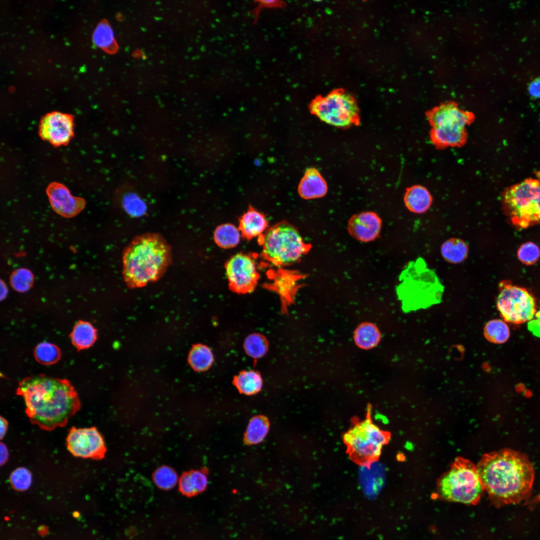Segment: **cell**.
I'll list each match as a JSON object with an SVG mask.
<instances>
[{
	"instance_id": "obj_9",
	"label": "cell",
	"mask_w": 540,
	"mask_h": 540,
	"mask_svg": "<svg viewBox=\"0 0 540 540\" xmlns=\"http://www.w3.org/2000/svg\"><path fill=\"white\" fill-rule=\"evenodd\" d=\"M390 438V434L373 424L369 416L356 424L344 436L350 456L361 464L377 459Z\"/></svg>"
},
{
	"instance_id": "obj_20",
	"label": "cell",
	"mask_w": 540,
	"mask_h": 540,
	"mask_svg": "<svg viewBox=\"0 0 540 540\" xmlns=\"http://www.w3.org/2000/svg\"><path fill=\"white\" fill-rule=\"evenodd\" d=\"M72 344L78 350L91 346L96 339V330L87 322L80 320L70 335Z\"/></svg>"
},
{
	"instance_id": "obj_5",
	"label": "cell",
	"mask_w": 540,
	"mask_h": 540,
	"mask_svg": "<svg viewBox=\"0 0 540 540\" xmlns=\"http://www.w3.org/2000/svg\"><path fill=\"white\" fill-rule=\"evenodd\" d=\"M484 490L476 466L461 456L455 459L450 468L437 482L439 496L450 502L476 504Z\"/></svg>"
},
{
	"instance_id": "obj_14",
	"label": "cell",
	"mask_w": 540,
	"mask_h": 540,
	"mask_svg": "<svg viewBox=\"0 0 540 540\" xmlns=\"http://www.w3.org/2000/svg\"><path fill=\"white\" fill-rule=\"evenodd\" d=\"M49 202L54 210L66 218L74 217L84 208L85 200L70 194L64 184L57 182L50 183L46 190Z\"/></svg>"
},
{
	"instance_id": "obj_3",
	"label": "cell",
	"mask_w": 540,
	"mask_h": 540,
	"mask_svg": "<svg viewBox=\"0 0 540 540\" xmlns=\"http://www.w3.org/2000/svg\"><path fill=\"white\" fill-rule=\"evenodd\" d=\"M171 261L170 248L161 235L146 233L137 236L124 252V282L130 288L144 286L160 279Z\"/></svg>"
},
{
	"instance_id": "obj_15",
	"label": "cell",
	"mask_w": 540,
	"mask_h": 540,
	"mask_svg": "<svg viewBox=\"0 0 540 540\" xmlns=\"http://www.w3.org/2000/svg\"><path fill=\"white\" fill-rule=\"evenodd\" d=\"M382 220L372 212H364L352 216L348 224L350 234L362 242H369L376 239L380 234Z\"/></svg>"
},
{
	"instance_id": "obj_13",
	"label": "cell",
	"mask_w": 540,
	"mask_h": 540,
	"mask_svg": "<svg viewBox=\"0 0 540 540\" xmlns=\"http://www.w3.org/2000/svg\"><path fill=\"white\" fill-rule=\"evenodd\" d=\"M72 115L54 111L46 114L40 120L38 134L42 139L55 147L67 145L74 136Z\"/></svg>"
},
{
	"instance_id": "obj_32",
	"label": "cell",
	"mask_w": 540,
	"mask_h": 540,
	"mask_svg": "<svg viewBox=\"0 0 540 540\" xmlns=\"http://www.w3.org/2000/svg\"><path fill=\"white\" fill-rule=\"evenodd\" d=\"M153 480L158 487L162 490H168L176 486L178 478L176 473L172 468L168 466H162L154 472Z\"/></svg>"
},
{
	"instance_id": "obj_10",
	"label": "cell",
	"mask_w": 540,
	"mask_h": 540,
	"mask_svg": "<svg viewBox=\"0 0 540 540\" xmlns=\"http://www.w3.org/2000/svg\"><path fill=\"white\" fill-rule=\"evenodd\" d=\"M498 290L496 306L506 322L520 324L534 318L535 299L526 288L504 280L500 282Z\"/></svg>"
},
{
	"instance_id": "obj_39",
	"label": "cell",
	"mask_w": 540,
	"mask_h": 540,
	"mask_svg": "<svg viewBox=\"0 0 540 540\" xmlns=\"http://www.w3.org/2000/svg\"><path fill=\"white\" fill-rule=\"evenodd\" d=\"M0 464H4L8 460V450L5 444H0Z\"/></svg>"
},
{
	"instance_id": "obj_30",
	"label": "cell",
	"mask_w": 540,
	"mask_h": 540,
	"mask_svg": "<svg viewBox=\"0 0 540 540\" xmlns=\"http://www.w3.org/2000/svg\"><path fill=\"white\" fill-rule=\"evenodd\" d=\"M34 355L36 360L40 364L49 365L56 362L60 357L59 348L54 344L43 342L36 347Z\"/></svg>"
},
{
	"instance_id": "obj_35",
	"label": "cell",
	"mask_w": 540,
	"mask_h": 540,
	"mask_svg": "<svg viewBox=\"0 0 540 540\" xmlns=\"http://www.w3.org/2000/svg\"><path fill=\"white\" fill-rule=\"evenodd\" d=\"M10 482L14 490L20 492L24 491L31 484L32 474L26 468H18L11 473Z\"/></svg>"
},
{
	"instance_id": "obj_4",
	"label": "cell",
	"mask_w": 540,
	"mask_h": 540,
	"mask_svg": "<svg viewBox=\"0 0 540 540\" xmlns=\"http://www.w3.org/2000/svg\"><path fill=\"white\" fill-rule=\"evenodd\" d=\"M431 126L430 139L437 149L460 148L467 142L466 126L475 120V115L460 108L454 101L441 103L426 112Z\"/></svg>"
},
{
	"instance_id": "obj_34",
	"label": "cell",
	"mask_w": 540,
	"mask_h": 540,
	"mask_svg": "<svg viewBox=\"0 0 540 540\" xmlns=\"http://www.w3.org/2000/svg\"><path fill=\"white\" fill-rule=\"evenodd\" d=\"M519 260L524 264L530 266L536 263L540 257L539 247L532 242L522 244L517 252Z\"/></svg>"
},
{
	"instance_id": "obj_37",
	"label": "cell",
	"mask_w": 540,
	"mask_h": 540,
	"mask_svg": "<svg viewBox=\"0 0 540 540\" xmlns=\"http://www.w3.org/2000/svg\"><path fill=\"white\" fill-rule=\"evenodd\" d=\"M528 92L531 96L540 98V77L533 80L528 84Z\"/></svg>"
},
{
	"instance_id": "obj_29",
	"label": "cell",
	"mask_w": 540,
	"mask_h": 540,
	"mask_svg": "<svg viewBox=\"0 0 540 540\" xmlns=\"http://www.w3.org/2000/svg\"><path fill=\"white\" fill-rule=\"evenodd\" d=\"M268 342L263 335L252 334L248 336L244 342V348L246 354L254 358L264 356L268 349Z\"/></svg>"
},
{
	"instance_id": "obj_2",
	"label": "cell",
	"mask_w": 540,
	"mask_h": 540,
	"mask_svg": "<svg viewBox=\"0 0 540 540\" xmlns=\"http://www.w3.org/2000/svg\"><path fill=\"white\" fill-rule=\"evenodd\" d=\"M476 468L484 490L496 506L516 504L530 496L534 470L524 454L510 449L486 454Z\"/></svg>"
},
{
	"instance_id": "obj_24",
	"label": "cell",
	"mask_w": 540,
	"mask_h": 540,
	"mask_svg": "<svg viewBox=\"0 0 540 540\" xmlns=\"http://www.w3.org/2000/svg\"><path fill=\"white\" fill-rule=\"evenodd\" d=\"M380 338V332L373 324L364 322L356 328L354 333V340L360 348L368 350L375 347Z\"/></svg>"
},
{
	"instance_id": "obj_40",
	"label": "cell",
	"mask_w": 540,
	"mask_h": 540,
	"mask_svg": "<svg viewBox=\"0 0 540 540\" xmlns=\"http://www.w3.org/2000/svg\"><path fill=\"white\" fill-rule=\"evenodd\" d=\"M8 428V422L4 418L0 417V438L4 436Z\"/></svg>"
},
{
	"instance_id": "obj_36",
	"label": "cell",
	"mask_w": 540,
	"mask_h": 540,
	"mask_svg": "<svg viewBox=\"0 0 540 540\" xmlns=\"http://www.w3.org/2000/svg\"><path fill=\"white\" fill-rule=\"evenodd\" d=\"M257 3L256 7L252 10V14L254 16V22H256L260 12L262 9L268 8H282L286 6V4L282 0H256Z\"/></svg>"
},
{
	"instance_id": "obj_26",
	"label": "cell",
	"mask_w": 540,
	"mask_h": 540,
	"mask_svg": "<svg viewBox=\"0 0 540 540\" xmlns=\"http://www.w3.org/2000/svg\"><path fill=\"white\" fill-rule=\"evenodd\" d=\"M188 363L196 371L203 372L210 367L214 356L210 349L206 345L198 344L193 346L188 356Z\"/></svg>"
},
{
	"instance_id": "obj_7",
	"label": "cell",
	"mask_w": 540,
	"mask_h": 540,
	"mask_svg": "<svg viewBox=\"0 0 540 540\" xmlns=\"http://www.w3.org/2000/svg\"><path fill=\"white\" fill-rule=\"evenodd\" d=\"M264 258L274 266H288L300 261L312 248L306 242L298 229L286 222L270 228L260 236Z\"/></svg>"
},
{
	"instance_id": "obj_27",
	"label": "cell",
	"mask_w": 540,
	"mask_h": 540,
	"mask_svg": "<svg viewBox=\"0 0 540 540\" xmlns=\"http://www.w3.org/2000/svg\"><path fill=\"white\" fill-rule=\"evenodd\" d=\"M241 234L238 229L230 224L220 225L215 230L214 238L216 244L223 248H232L240 241Z\"/></svg>"
},
{
	"instance_id": "obj_21",
	"label": "cell",
	"mask_w": 540,
	"mask_h": 540,
	"mask_svg": "<svg viewBox=\"0 0 540 540\" xmlns=\"http://www.w3.org/2000/svg\"><path fill=\"white\" fill-rule=\"evenodd\" d=\"M233 384L240 393L252 395L260 391L262 380L258 372L252 370H244L234 377Z\"/></svg>"
},
{
	"instance_id": "obj_38",
	"label": "cell",
	"mask_w": 540,
	"mask_h": 540,
	"mask_svg": "<svg viewBox=\"0 0 540 540\" xmlns=\"http://www.w3.org/2000/svg\"><path fill=\"white\" fill-rule=\"evenodd\" d=\"M536 318L528 324V329L536 336L540 337V310L535 314Z\"/></svg>"
},
{
	"instance_id": "obj_16",
	"label": "cell",
	"mask_w": 540,
	"mask_h": 540,
	"mask_svg": "<svg viewBox=\"0 0 540 540\" xmlns=\"http://www.w3.org/2000/svg\"><path fill=\"white\" fill-rule=\"evenodd\" d=\"M298 191L301 198L310 200L322 198L328 191L326 182L316 168H308L298 186Z\"/></svg>"
},
{
	"instance_id": "obj_11",
	"label": "cell",
	"mask_w": 540,
	"mask_h": 540,
	"mask_svg": "<svg viewBox=\"0 0 540 540\" xmlns=\"http://www.w3.org/2000/svg\"><path fill=\"white\" fill-rule=\"evenodd\" d=\"M229 288L238 294L252 292L260 278L254 260L246 254H237L225 264Z\"/></svg>"
},
{
	"instance_id": "obj_8",
	"label": "cell",
	"mask_w": 540,
	"mask_h": 540,
	"mask_svg": "<svg viewBox=\"0 0 540 540\" xmlns=\"http://www.w3.org/2000/svg\"><path fill=\"white\" fill-rule=\"evenodd\" d=\"M309 110L321 121L338 128L358 126L360 123L356 100L343 90L316 96L310 103Z\"/></svg>"
},
{
	"instance_id": "obj_23",
	"label": "cell",
	"mask_w": 540,
	"mask_h": 540,
	"mask_svg": "<svg viewBox=\"0 0 540 540\" xmlns=\"http://www.w3.org/2000/svg\"><path fill=\"white\" fill-rule=\"evenodd\" d=\"M440 251L446 261L452 264H458L467 258L468 248L463 240L458 238H451L442 244Z\"/></svg>"
},
{
	"instance_id": "obj_1",
	"label": "cell",
	"mask_w": 540,
	"mask_h": 540,
	"mask_svg": "<svg viewBox=\"0 0 540 540\" xmlns=\"http://www.w3.org/2000/svg\"><path fill=\"white\" fill-rule=\"evenodd\" d=\"M16 394L24 398L31 422L44 430L64 426L80 406L68 380L44 374L24 378L19 382Z\"/></svg>"
},
{
	"instance_id": "obj_31",
	"label": "cell",
	"mask_w": 540,
	"mask_h": 540,
	"mask_svg": "<svg viewBox=\"0 0 540 540\" xmlns=\"http://www.w3.org/2000/svg\"><path fill=\"white\" fill-rule=\"evenodd\" d=\"M11 286L16 291L24 292L32 286L34 277L32 273L26 268H20L14 270L10 278Z\"/></svg>"
},
{
	"instance_id": "obj_17",
	"label": "cell",
	"mask_w": 540,
	"mask_h": 540,
	"mask_svg": "<svg viewBox=\"0 0 540 540\" xmlns=\"http://www.w3.org/2000/svg\"><path fill=\"white\" fill-rule=\"evenodd\" d=\"M268 226L264 216L252 207H250L240 219L238 229L241 235L247 240L260 236Z\"/></svg>"
},
{
	"instance_id": "obj_41",
	"label": "cell",
	"mask_w": 540,
	"mask_h": 540,
	"mask_svg": "<svg viewBox=\"0 0 540 540\" xmlns=\"http://www.w3.org/2000/svg\"><path fill=\"white\" fill-rule=\"evenodd\" d=\"M0 292L1 300H2L6 298L8 292L7 286L2 280H0Z\"/></svg>"
},
{
	"instance_id": "obj_33",
	"label": "cell",
	"mask_w": 540,
	"mask_h": 540,
	"mask_svg": "<svg viewBox=\"0 0 540 540\" xmlns=\"http://www.w3.org/2000/svg\"><path fill=\"white\" fill-rule=\"evenodd\" d=\"M122 204L126 211L132 216H141L145 212L146 209V204L144 200L134 192L126 194L122 198Z\"/></svg>"
},
{
	"instance_id": "obj_19",
	"label": "cell",
	"mask_w": 540,
	"mask_h": 540,
	"mask_svg": "<svg viewBox=\"0 0 540 540\" xmlns=\"http://www.w3.org/2000/svg\"><path fill=\"white\" fill-rule=\"evenodd\" d=\"M208 484L204 473L200 470H190L184 473L179 480V490L184 496L191 497L204 492Z\"/></svg>"
},
{
	"instance_id": "obj_18",
	"label": "cell",
	"mask_w": 540,
	"mask_h": 540,
	"mask_svg": "<svg viewBox=\"0 0 540 540\" xmlns=\"http://www.w3.org/2000/svg\"><path fill=\"white\" fill-rule=\"evenodd\" d=\"M404 200L406 206L410 212L422 214L430 208L432 198L426 187L416 184L406 189Z\"/></svg>"
},
{
	"instance_id": "obj_22",
	"label": "cell",
	"mask_w": 540,
	"mask_h": 540,
	"mask_svg": "<svg viewBox=\"0 0 540 540\" xmlns=\"http://www.w3.org/2000/svg\"><path fill=\"white\" fill-rule=\"evenodd\" d=\"M93 42L108 54H114L118 50L112 30L106 20L100 21L94 29L92 35Z\"/></svg>"
},
{
	"instance_id": "obj_12",
	"label": "cell",
	"mask_w": 540,
	"mask_h": 540,
	"mask_svg": "<svg viewBox=\"0 0 540 540\" xmlns=\"http://www.w3.org/2000/svg\"><path fill=\"white\" fill-rule=\"evenodd\" d=\"M69 452L76 457L102 458L106 449L104 439L96 428H72L66 438Z\"/></svg>"
},
{
	"instance_id": "obj_25",
	"label": "cell",
	"mask_w": 540,
	"mask_h": 540,
	"mask_svg": "<svg viewBox=\"0 0 540 540\" xmlns=\"http://www.w3.org/2000/svg\"><path fill=\"white\" fill-rule=\"evenodd\" d=\"M269 428V420L266 416H254L250 421L244 434V442L248 445L260 442L267 434Z\"/></svg>"
},
{
	"instance_id": "obj_6",
	"label": "cell",
	"mask_w": 540,
	"mask_h": 540,
	"mask_svg": "<svg viewBox=\"0 0 540 540\" xmlns=\"http://www.w3.org/2000/svg\"><path fill=\"white\" fill-rule=\"evenodd\" d=\"M502 203L504 214L516 228L540 224V178H527L506 188Z\"/></svg>"
},
{
	"instance_id": "obj_28",
	"label": "cell",
	"mask_w": 540,
	"mask_h": 540,
	"mask_svg": "<svg viewBox=\"0 0 540 540\" xmlns=\"http://www.w3.org/2000/svg\"><path fill=\"white\" fill-rule=\"evenodd\" d=\"M485 338L494 344H503L510 336L509 328L500 320H493L486 323L484 328Z\"/></svg>"
}]
</instances>
